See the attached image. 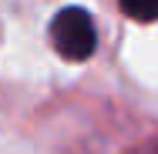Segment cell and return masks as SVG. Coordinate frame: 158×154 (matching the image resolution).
Masks as SVG:
<instances>
[{
  "instance_id": "1",
  "label": "cell",
  "mask_w": 158,
  "mask_h": 154,
  "mask_svg": "<svg viewBox=\"0 0 158 154\" xmlns=\"http://www.w3.org/2000/svg\"><path fill=\"white\" fill-rule=\"evenodd\" d=\"M51 40L57 47V54L67 61H88L98 47V30L88 10L81 7H67L54 17L51 24Z\"/></svg>"
},
{
  "instance_id": "2",
  "label": "cell",
  "mask_w": 158,
  "mask_h": 154,
  "mask_svg": "<svg viewBox=\"0 0 158 154\" xmlns=\"http://www.w3.org/2000/svg\"><path fill=\"white\" fill-rule=\"evenodd\" d=\"M118 7L135 20H158V0H118Z\"/></svg>"
}]
</instances>
